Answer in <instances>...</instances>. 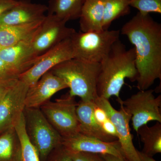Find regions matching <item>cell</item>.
Masks as SVG:
<instances>
[{
	"label": "cell",
	"instance_id": "cell-5",
	"mask_svg": "<svg viewBox=\"0 0 161 161\" xmlns=\"http://www.w3.org/2000/svg\"><path fill=\"white\" fill-rule=\"evenodd\" d=\"M23 114L27 136L37 151L40 161H46L52 151L62 145V137L40 108H25Z\"/></svg>",
	"mask_w": 161,
	"mask_h": 161
},
{
	"label": "cell",
	"instance_id": "cell-22",
	"mask_svg": "<svg viewBox=\"0 0 161 161\" xmlns=\"http://www.w3.org/2000/svg\"><path fill=\"white\" fill-rule=\"evenodd\" d=\"M130 0H106L102 27L109 30L112 22L130 13Z\"/></svg>",
	"mask_w": 161,
	"mask_h": 161
},
{
	"label": "cell",
	"instance_id": "cell-2",
	"mask_svg": "<svg viewBox=\"0 0 161 161\" xmlns=\"http://www.w3.org/2000/svg\"><path fill=\"white\" fill-rule=\"evenodd\" d=\"M137 76L135 49H127L119 40L100 63L97 95L108 100L113 96L120 98L125 80L128 78L133 82L136 81Z\"/></svg>",
	"mask_w": 161,
	"mask_h": 161
},
{
	"label": "cell",
	"instance_id": "cell-11",
	"mask_svg": "<svg viewBox=\"0 0 161 161\" xmlns=\"http://www.w3.org/2000/svg\"><path fill=\"white\" fill-rule=\"evenodd\" d=\"M29 86L19 79L0 101V133L14 127L25 108Z\"/></svg>",
	"mask_w": 161,
	"mask_h": 161
},
{
	"label": "cell",
	"instance_id": "cell-10",
	"mask_svg": "<svg viewBox=\"0 0 161 161\" xmlns=\"http://www.w3.org/2000/svg\"><path fill=\"white\" fill-rule=\"evenodd\" d=\"M72 58H74V54L70 38L39 56L35 64L20 75L19 79L29 87L32 86L52 68Z\"/></svg>",
	"mask_w": 161,
	"mask_h": 161
},
{
	"label": "cell",
	"instance_id": "cell-17",
	"mask_svg": "<svg viewBox=\"0 0 161 161\" xmlns=\"http://www.w3.org/2000/svg\"><path fill=\"white\" fill-rule=\"evenodd\" d=\"M106 0H85L80 16L79 24L82 32L99 31L103 29Z\"/></svg>",
	"mask_w": 161,
	"mask_h": 161
},
{
	"label": "cell",
	"instance_id": "cell-23",
	"mask_svg": "<svg viewBox=\"0 0 161 161\" xmlns=\"http://www.w3.org/2000/svg\"><path fill=\"white\" fill-rule=\"evenodd\" d=\"M14 127L21 143V161H40L37 151L27 136L23 112L16 122Z\"/></svg>",
	"mask_w": 161,
	"mask_h": 161
},
{
	"label": "cell",
	"instance_id": "cell-1",
	"mask_svg": "<svg viewBox=\"0 0 161 161\" xmlns=\"http://www.w3.org/2000/svg\"><path fill=\"white\" fill-rule=\"evenodd\" d=\"M122 34L134 45L139 91L161 80V24L150 14L137 13L122 27Z\"/></svg>",
	"mask_w": 161,
	"mask_h": 161
},
{
	"label": "cell",
	"instance_id": "cell-34",
	"mask_svg": "<svg viewBox=\"0 0 161 161\" xmlns=\"http://www.w3.org/2000/svg\"><path fill=\"white\" fill-rule=\"evenodd\" d=\"M2 48V47H1V46H0V49H1V48Z\"/></svg>",
	"mask_w": 161,
	"mask_h": 161
},
{
	"label": "cell",
	"instance_id": "cell-16",
	"mask_svg": "<svg viewBox=\"0 0 161 161\" xmlns=\"http://www.w3.org/2000/svg\"><path fill=\"white\" fill-rule=\"evenodd\" d=\"M94 106V101L80 100L78 103L76 112L79 123V133L108 142L118 140L107 134L95 120L93 115Z\"/></svg>",
	"mask_w": 161,
	"mask_h": 161
},
{
	"label": "cell",
	"instance_id": "cell-7",
	"mask_svg": "<svg viewBox=\"0 0 161 161\" xmlns=\"http://www.w3.org/2000/svg\"><path fill=\"white\" fill-rule=\"evenodd\" d=\"M154 91H139L125 100L117 98L131 115L132 128L136 132L141 127L153 121L161 123V95L155 97Z\"/></svg>",
	"mask_w": 161,
	"mask_h": 161
},
{
	"label": "cell",
	"instance_id": "cell-6",
	"mask_svg": "<svg viewBox=\"0 0 161 161\" xmlns=\"http://www.w3.org/2000/svg\"><path fill=\"white\" fill-rule=\"evenodd\" d=\"M78 103L69 93L55 101H48L40 107L48 122L63 137L79 132L76 109Z\"/></svg>",
	"mask_w": 161,
	"mask_h": 161
},
{
	"label": "cell",
	"instance_id": "cell-29",
	"mask_svg": "<svg viewBox=\"0 0 161 161\" xmlns=\"http://www.w3.org/2000/svg\"><path fill=\"white\" fill-rule=\"evenodd\" d=\"M93 115L95 120L100 126L108 118L106 112L100 107L96 105L95 103L93 109Z\"/></svg>",
	"mask_w": 161,
	"mask_h": 161
},
{
	"label": "cell",
	"instance_id": "cell-21",
	"mask_svg": "<svg viewBox=\"0 0 161 161\" xmlns=\"http://www.w3.org/2000/svg\"><path fill=\"white\" fill-rule=\"evenodd\" d=\"M143 144L142 152L150 156L161 153V123L156 122L151 127L144 125L136 132Z\"/></svg>",
	"mask_w": 161,
	"mask_h": 161
},
{
	"label": "cell",
	"instance_id": "cell-33",
	"mask_svg": "<svg viewBox=\"0 0 161 161\" xmlns=\"http://www.w3.org/2000/svg\"><path fill=\"white\" fill-rule=\"evenodd\" d=\"M137 152L140 161H157L153 158V157L147 155L142 151L137 150Z\"/></svg>",
	"mask_w": 161,
	"mask_h": 161
},
{
	"label": "cell",
	"instance_id": "cell-8",
	"mask_svg": "<svg viewBox=\"0 0 161 161\" xmlns=\"http://www.w3.org/2000/svg\"><path fill=\"white\" fill-rule=\"evenodd\" d=\"M94 102L106 112L108 118L115 125L118 135L117 140L125 158L127 161H140L130 132L131 115L121 104H120V109H115L109 101L105 98L98 96Z\"/></svg>",
	"mask_w": 161,
	"mask_h": 161
},
{
	"label": "cell",
	"instance_id": "cell-30",
	"mask_svg": "<svg viewBox=\"0 0 161 161\" xmlns=\"http://www.w3.org/2000/svg\"><path fill=\"white\" fill-rule=\"evenodd\" d=\"M19 2V0H0V17Z\"/></svg>",
	"mask_w": 161,
	"mask_h": 161
},
{
	"label": "cell",
	"instance_id": "cell-13",
	"mask_svg": "<svg viewBox=\"0 0 161 161\" xmlns=\"http://www.w3.org/2000/svg\"><path fill=\"white\" fill-rule=\"evenodd\" d=\"M68 88L66 83L51 71L30 86L25 98V108H40L57 92Z\"/></svg>",
	"mask_w": 161,
	"mask_h": 161
},
{
	"label": "cell",
	"instance_id": "cell-14",
	"mask_svg": "<svg viewBox=\"0 0 161 161\" xmlns=\"http://www.w3.org/2000/svg\"><path fill=\"white\" fill-rule=\"evenodd\" d=\"M47 6L33 3L29 0H19L17 5L0 17V26L26 24L43 19Z\"/></svg>",
	"mask_w": 161,
	"mask_h": 161
},
{
	"label": "cell",
	"instance_id": "cell-4",
	"mask_svg": "<svg viewBox=\"0 0 161 161\" xmlns=\"http://www.w3.org/2000/svg\"><path fill=\"white\" fill-rule=\"evenodd\" d=\"M119 30L75 32L70 37L74 58L100 63L115 42L119 40Z\"/></svg>",
	"mask_w": 161,
	"mask_h": 161
},
{
	"label": "cell",
	"instance_id": "cell-15",
	"mask_svg": "<svg viewBox=\"0 0 161 161\" xmlns=\"http://www.w3.org/2000/svg\"><path fill=\"white\" fill-rule=\"evenodd\" d=\"M33 37L12 46L2 47L0 58L23 74L35 64L39 58L33 47Z\"/></svg>",
	"mask_w": 161,
	"mask_h": 161
},
{
	"label": "cell",
	"instance_id": "cell-12",
	"mask_svg": "<svg viewBox=\"0 0 161 161\" xmlns=\"http://www.w3.org/2000/svg\"><path fill=\"white\" fill-rule=\"evenodd\" d=\"M62 145L69 152L110 154L125 158L118 140L108 142L78 133L62 138Z\"/></svg>",
	"mask_w": 161,
	"mask_h": 161
},
{
	"label": "cell",
	"instance_id": "cell-24",
	"mask_svg": "<svg viewBox=\"0 0 161 161\" xmlns=\"http://www.w3.org/2000/svg\"><path fill=\"white\" fill-rule=\"evenodd\" d=\"M130 7L137 9L142 14H161V0H130Z\"/></svg>",
	"mask_w": 161,
	"mask_h": 161
},
{
	"label": "cell",
	"instance_id": "cell-26",
	"mask_svg": "<svg viewBox=\"0 0 161 161\" xmlns=\"http://www.w3.org/2000/svg\"><path fill=\"white\" fill-rule=\"evenodd\" d=\"M46 161H73L69 152L62 145L55 148Z\"/></svg>",
	"mask_w": 161,
	"mask_h": 161
},
{
	"label": "cell",
	"instance_id": "cell-32",
	"mask_svg": "<svg viewBox=\"0 0 161 161\" xmlns=\"http://www.w3.org/2000/svg\"><path fill=\"white\" fill-rule=\"evenodd\" d=\"M106 161H127L125 158H121L110 154H101Z\"/></svg>",
	"mask_w": 161,
	"mask_h": 161
},
{
	"label": "cell",
	"instance_id": "cell-3",
	"mask_svg": "<svg viewBox=\"0 0 161 161\" xmlns=\"http://www.w3.org/2000/svg\"><path fill=\"white\" fill-rule=\"evenodd\" d=\"M99 70L100 63L72 58L50 71L66 83L70 96H77L84 101H94L98 96L97 86Z\"/></svg>",
	"mask_w": 161,
	"mask_h": 161
},
{
	"label": "cell",
	"instance_id": "cell-28",
	"mask_svg": "<svg viewBox=\"0 0 161 161\" xmlns=\"http://www.w3.org/2000/svg\"><path fill=\"white\" fill-rule=\"evenodd\" d=\"M101 127L104 132L107 134L115 137L117 139L118 135L116 129L114 124L108 118L103 124H102Z\"/></svg>",
	"mask_w": 161,
	"mask_h": 161
},
{
	"label": "cell",
	"instance_id": "cell-9",
	"mask_svg": "<svg viewBox=\"0 0 161 161\" xmlns=\"http://www.w3.org/2000/svg\"><path fill=\"white\" fill-rule=\"evenodd\" d=\"M67 22L54 14H47L32 39V45L36 55L39 57L71 37L76 31L66 26Z\"/></svg>",
	"mask_w": 161,
	"mask_h": 161
},
{
	"label": "cell",
	"instance_id": "cell-20",
	"mask_svg": "<svg viewBox=\"0 0 161 161\" xmlns=\"http://www.w3.org/2000/svg\"><path fill=\"white\" fill-rule=\"evenodd\" d=\"M85 0H49L47 14L67 22L79 19Z\"/></svg>",
	"mask_w": 161,
	"mask_h": 161
},
{
	"label": "cell",
	"instance_id": "cell-31",
	"mask_svg": "<svg viewBox=\"0 0 161 161\" xmlns=\"http://www.w3.org/2000/svg\"><path fill=\"white\" fill-rule=\"evenodd\" d=\"M18 80L19 79L9 80L7 82H0V101Z\"/></svg>",
	"mask_w": 161,
	"mask_h": 161
},
{
	"label": "cell",
	"instance_id": "cell-27",
	"mask_svg": "<svg viewBox=\"0 0 161 161\" xmlns=\"http://www.w3.org/2000/svg\"><path fill=\"white\" fill-rule=\"evenodd\" d=\"M69 153L73 161H106L101 154L97 153L81 152Z\"/></svg>",
	"mask_w": 161,
	"mask_h": 161
},
{
	"label": "cell",
	"instance_id": "cell-18",
	"mask_svg": "<svg viewBox=\"0 0 161 161\" xmlns=\"http://www.w3.org/2000/svg\"><path fill=\"white\" fill-rule=\"evenodd\" d=\"M44 17L31 23L0 26V46L8 47L32 37L40 28Z\"/></svg>",
	"mask_w": 161,
	"mask_h": 161
},
{
	"label": "cell",
	"instance_id": "cell-19",
	"mask_svg": "<svg viewBox=\"0 0 161 161\" xmlns=\"http://www.w3.org/2000/svg\"><path fill=\"white\" fill-rule=\"evenodd\" d=\"M0 161H21V143L14 127L0 133Z\"/></svg>",
	"mask_w": 161,
	"mask_h": 161
},
{
	"label": "cell",
	"instance_id": "cell-25",
	"mask_svg": "<svg viewBox=\"0 0 161 161\" xmlns=\"http://www.w3.org/2000/svg\"><path fill=\"white\" fill-rule=\"evenodd\" d=\"M22 75L19 70L13 67L0 58V82L18 79Z\"/></svg>",
	"mask_w": 161,
	"mask_h": 161
}]
</instances>
